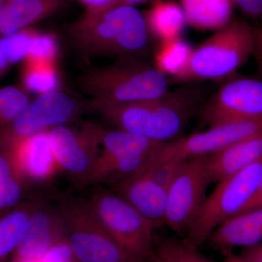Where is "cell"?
Here are the masks:
<instances>
[{"instance_id":"obj_1","label":"cell","mask_w":262,"mask_h":262,"mask_svg":"<svg viewBox=\"0 0 262 262\" xmlns=\"http://www.w3.org/2000/svg\"><path fill=\"white\" fill-rule=\"evenodd\" d=\"M80 51L97 56L131 58L142 54L151 34L145 18L134 7L120 6L96 15H84L70 29Z\"/></svg>"},{"instance_id":"obj_2","label":"cell","mask_w":262,"mask_h":262,"mask_svg":"<svg viewBox=\"0 0 262 262\" xmlns=\"http://www.w3.org/2000/svg\"><path fill=\"white\" fill-rule=\"evenodd\" d=\"M170 78L137 57L122 58L83 72L77 81L92 101L112 104L140 102L161 97L168 91Z\"/></svg>"},{"instance_id":"obj_3","label":"cell","mask_w":262,"mask_h":262,"mask_svg":"<svg viewBox=\"0 0 262 262\" xmlns=\"http://www.w3.org/2000/svg\"><path fill=\"white\" fill-rule=\"evenodd\" d=\"M256 28L232 20L193 48L184 70L170 82L192 84L201 80L227 78L235 73L252 55Z\"/></svg>"},{"instance_id":"obj_4","label":"cell","mask_w":262,"mask_h":262,"mask_svg":"<svg viewBox=\"0 0 262 262\" xmlns=\"http://www.w3.org/2000/svg\"><path fill=\"white\" fill-rule=\"evenodd\" d=\"M206 91L200 86H183L161 97L130 103L127 122L131 132L158 142L181 137L189 119L204 101Z\"/></svg>"},{"instance_id":"obj_5","label":"cell","mask_w":262,"mask_h":262,"mask_svg":"<svg viewBox=\"0 0 262 262\" xmlns=\"http://www.w3.org/2000/svg\"><path fill=\"white\" fill-rule=\"evenodd\" d=\"M262 181V155L248 166L217 183L188 227L184 244L198 249L219 226L238 214Z\"/></svg>"},{"instance_id":"obj_6","label":"cell","mask_w":262,"mask_h":262,"mask_svg":"<svg viewBox=\"0 0 262 262\" xmlns=\"http://www.w3.org/2000/svg\"><path fill=\"white\" fill-rule=\"evenodd\" d=\"M67 241L81 262H130L113 239L89 199L68 196L59 203Z\"/></svg>"},{"instance_id":"obj_7","label":"cell","mask_w":262,"mask_h":262,"mask_svg":"<svg viewBox=\"0 0 262 262\" xmlns=\"http://www.w3.org/2000/svg\"><path fill=\"white\" fill-rule=\"evenodd\" d=\"M89 201L130 262H145L151 257L157 227L150 221L116 193L97 191Z\"/></svg>"},{"instance_id":"obj_8","label":"cell","mask_w":262,"mask_h":262,"mask_svg":"<svg viewBox=\"0 0 262 262\" xmlns=\"http://www.w3.org/2000/svg\"><path fill=\"white\" fill-rule=\"evenodd\" d=\"M103 129L87 121L78 127L63 125L48 130L60 170L81 187L89 184L101 151Z\"/></svg>"},{"instance_id":"obj_9","label":"cell","mask_w":262,"mask_h":262,"mask_svg":"<svg viewBox=\"0 0 262 262\" xmlns=\"http://www.w3.org/2000/svg\"><path fill=\"white\" fill-rule=\"evenodd\" d=\"M209 184L207 156L185 160L167 190L163 225L175 232L187 231L206 200Z\"/></svg>"},{"instance_id":"obj_10","label":"cell","mask_w":262,"mask_h":262,"mask_svg":"<svg viewBox=\"0 0 262 262\" xmlns=\"http://www.w3.org/2000/svg\"><path fill=\"white\" fill-rule=\"evenodd\" d=\"M201 118L208 127L262 118V77H241L226 82L203 103Z\"/></svg>"},{"instance_id":"obj_11","label":"cell","mask_w":262,"mask_h":262,"mask_svg":"<svg viewBox=\"0 0 262 262\" xmlns=\"http://www.w3.org/2000/svg\"><path fill=\"white\" fill-rule=\"evenodd\" d=\"M262 130V118L227 122L165 143L151 161H185L209 156Z\"/></svg>"},{"instance_id":"obj_12","label":"cell","mask_w":262,"mask_h":262,"mask_svg":"<svg viewBox=\"0 0 262 262\" xmlns=\"http://www.w3.org/2000/svg\"><path fill=\"white\" fill-rule=\"evenodd\" d=\"M78 113L77 103L63 93L56 90L41 94L0 134V147H10L37 133L65 125Z\"/></svg>"},{"instance_id":"obj_13","label":"cell","mask_w":262,"mask_h":262,"mask_svg":"<svg viewBox=\"0 0 262 262\" xmlns=\"http://www.w3.org/2000/svg\"><path fill=\"white\" fill-rule=\"evenodd\" d=\"M67 237V226L59 208L55 210L42 203L32 213L12 261L41 259L54 245Z\"/></svg>"},{"instance_id":"obj_14","label":"cell","mask_w":262,"mask_h":262,"mask_svg":"<svg viewBox=\"0 0 262 262\" xmlns=\"http://www.w3.org/2000/svg\"><path fill=\"white\" fill-rule=\"evenodd\" d=\"M8 148L25 182H46L61 171L52 149L48 130L21 139Z\"/></svg>"},{"instance_id":"obj_15","label":"cell","mask_w":262,"mask_h":262,"mask_svg":"<svg viewBox=\"0 0 262 262\" xmlns=\"http://www.w3.org/2000/svg\"><path fill=\"white\" fill-rule=\"evenodd\" d=\"M115 192L156 227L163 225L167 189L146 174L136 173L115 185Z\"/></svg>"},{"instance_id":"obj_16","label":"cell","mask_w":262,"mask_h":262,"mask_svg":"<svg viewBox=\"0 0 262 262\" xmlns=\"http://www.w3.org/2000/svg\"><path fill=\"white\" fill-rule=\"evenodd\" d=\"M262 155V130L207 156L210 182L218 183L252 163Z\"/></svg>"},{"instance_id":"obj_17","label":"cell","mask_w":262,"mask_h":262,"mask_svg":"<svg viewBox=\"0 0 262 262\" xmlns=\"http://www.w3.org/2000/svg\"><path fill=\"white\" fill-rule=\"evenodd\" d=\"M208 242L222 251L262 242V207L234 215L212 232Z\"/></svg>"},{"instance_id":"obj_18","label":"cell","mask_w":262,"mask_h":262,"mask_svg":"<svg viewBox=\"0 0 262 262\" xmlns=\"http://www.w3.org/2000/svg\"><path fill=\"white\" fill-rule=\"evenodd\" d=\"M63 0H22L0 13V39L13 35L54 14Z\"/></svg>"},{"instance_id":"obj_19","label":"cell","mask_w":262,"mask_h":262,"mask_svg":"<svg viewBox=\"0 0 262 262\" xmlns=\"http://www.w3.org/2000/svg\"><path fill=\"white\" fill-rule=\"evenodd\" d=\"M151 37L161 43L182 37L187 25L179 3L170 0H157L144 15Z\"/></svg>"},{"instance_id":"obj_20","label":"cell","mask_w":262,"mask_h":262,"mask_svg":"<svg viewBox=\"0 0 262 262\" xmlns=\"http://www.w3.org/2000/svg\"><path fill=\"white\" fill-rule=\"evenodd\" d=\"M187 25L202 31H215L230 23L234 5L231 0H180Z\"/></svg>"},{"instance_id":"obj_21","label":"cell","mask_w":262,"mask_h":262,"mask_svg":"<svg viewBox=\"0 0 262 262\" xmlns=\"http://www.w3.org/2000/svg\"><path fill=\"white\" fill-rule=\"evenodd\" d=\"M153 156L138 154H110L100 151L89 184L119 183L140 172Z\"/></svg>"},{"instance_id":"obj_22","label":"cell","mask_w":262,"mask_h":262,"mask_svg":"<svg viewBox=\"0 0 262 262\" xmlns=\"http://www.w3.org/2000/svg\"><path fill=\"white\" fill-rule=\"evenodd\" d=\"M42 203L37 201L24 203L0 218V262L13 256L32 213Z\"/></svg>"},{"instance_id":"obj_23","label":"cell","mask_w":262,"mask_h":262,"mask_svg":"<svg viewBox=\"0 0 262 262\" xmlns=\"http://www.w3.org/2000/svg\"><path fill=\"white\" fill-rule=\"evenodd\" d=\"M165 143L127 131L103 129L101 152L110 154H138L154 156Z\"/></svg>"},{"instance_id":"obj_24","label":"cell","mask_w":262,"mask_h":262,"mask_svg":"<svg viewBox=\"0 0 262 262\" xmlns=\"http://www.w3.org/2000/svg\"><path fill=\"white\" fill-rule=\"evenodd\" d=\"M24 182L15 166L11 150L0 147V211L18 204L23 195Z\"/></svg>"},{"instance_id":"obj_25","label":"cell","mask_w":262,"mask_h":262,"mask_svg":"<svg viewBox=\"0 0 262 262\" xmlns=\"http://www.w3.org/2000/svg\"><path fill=\"white\" fill-rule=\"evenodd\" d=\"M22 87L26 91L43 94L56 91L59 84L55 62L24 59Z\"/></svg>"},{"instance_id":"obj_26","label":"cell","mask_w":262,"mask_h":262,"mask_svg":"<svg viewBox=\"0 0 262 262\" xmlns=\"http://www.w3.org/2000/svg\"><path fill=\"white\" fill-rule=\"evenodd\" d=\"M192 49L182 37L161 43L155 55V67L173 78L184 70Z\"/></svg>"},{"instance_id":"obj_27","label":"cell","mask_w":262,"mask_h":262,"mask_svg":"<svg viewBox=\"0 0 262 262\" xmlns=\"http://www.w3.org/2000/svg\"><path fill=\"white\" fill-rule=\"evenodd\" d=\"M36 32L28 28L0 39V80L16 63L24 61Z\"/></svg>"},{"instance_id":"obj_28","label":"cell","mask_w":262,"mask_h":262,"mask_svg":"<svg viewBox=\"0 0 262 262\" xmlns=\"http://www.w3.org/2000/svg\"><path fill=\"white\" fill-rule=\"evenodd\" d=\"M29 103L28 92L22 86L0 89V134L18 118Z\"/></svg>"},{"instance_id":"obj_29","label":"cell","mask_w":262,"mask_h":262,"mask_svg":"<svg viewBox=\"0 0 262 262\" xmlns=\"http://www.w3.org/2000/svg\"><path fill=\"white\" fill-rule=\"evenodd\" d=\"M155 255L165 262H211L198 252V249L189 247L184 241L171 239L163 241Z\"/></svg>"},{"instance_id":"obj_30","label":"cell","mask_w":262,"mask_h":262,"mask_svg":"<svg viewBox=\"0 0 262 262\" xmlns=\"http://www.w3.org/2000/svg\"><path fill=\"white\" fill-rule=\"evenodd\" d=\"M57 55L58 43L56 38L52 34H39L36 32L31 41L28 53L24 59L55 62Z\"/></svg>"},{"instance_id":"obj_31","label":"cell","mask_w":262,"mask_h":262,"mask_svg":"<svg viewBox=\"0 0 262 262\" xmlns=\"http://www.w3.org/2000/svg\"><path fill=\"white\" fill-rule=\"evenodd\" d=\"M42 262H81L75 256L67 238L53 246L41 258Z\"/></svg>"},{"instance_id":"obj_32","label":"cell","mask_w":262,"mask_h":262,"mask_svg":"<svg viewBox=\"0 0 262 262\" xmlns=\"http://www.w3.org/2000/svg\"><path fill=\"white\" fill-rule=\"evenodd\" d=\"M244 14L251 18H261L262 0H231Z\"/></svg>"},{"instance_id":"obj_33","label":"cell","mask_w":262,"mask_h":262,"mask_svg":"<svg viewBox=\"0 0 262 262\" xmlns=\"http://www.w3.org/2000/svg\"><path fill=\"white\" fill-rule=\"evenodd\" d=\"M85 8L84 15H96L112 9L115 0H78Z\"/></svg>"},{"instance_id":"obj_34","label":"cell","mask_w":262,"mask_h":262,"mask_svg":"<svg viewBox=\"0 0 262 262\" xmlns=\"http://www.w3.org/2000/svg\"><path fill=\"white\" fill-rule=\"evenodd\" d=\"M252 55L256 59L258 70L262 77V29L256 28V38H255L254 48Z\"/></svg>"},{"instance_id":"obj_35","label":"cell","mask_w":262,"mask_h":262,"mask_svg":"<svg viewBox=\"0 0 262 262\" xmlns=\"http://www.w3.org/2000/svg\"><path fill=\"white\" fill-rule=\"evenodd\" d=\"M241 254L250 261L262 262V242L251 247L245 248Z\"/></svg>"},{"instance_id":"obj_36","label":"cell","mask_w":262,"mask_h":262,"mask_svg":"<svg viewBox=\"0 0 262 262\" xmlns=\"http://www.w3.org/2000/svg\"><path fill=\"white\" fill-rule=\"evenodd\" d=\"M259 207H262V181L254 195L250 200L247 204L244 206L242 211L239 212L238 214L245 213L246 211H251V210L254 209V208H259Z\"/></svg>"},{"instance_id":"obj_37","label":"cell","mask_w":262,"mask_h":262,"mask_svg":"<svg viewBox=\"0 0 262 262\" xmlns=\"http://www.w3.org/2000/svg\"><path fill=\"white\" fill-rule=\"evenodd\" d=\"M157 0H115L113 8L120 6L134 7L136 5L145 4V3H153ZM112 8V9H113Z\"/></svg>"},{"instance_id":"obj_38","label":"cell","mask_w":262,"mask_h":262,"mask_svg":"<svg viewBox=\"0 0 262 262\" xmlns=\"http://www.w3.org/2000/svg\"><path fill=\"white\" fill-rule=\"evenodd\" d=\"M222 252H223L225 262H253L241 254H236V253L232 252L230 250L224 251Z\"/></svg>"},{"instance_id":"obj_39","label":"cell","mask_w":262,"mask_h":262,"mask_svg":"<svg viewBox=\"0 0 262 262\" xmlns=\"http://www.w3.org/2000/svg\"><path fill=\"white\" fill-rule=\"evenodd\" d=\"M12 262H42L41 259H34V258H28V259H20L18 261H14Z\"/></svg>"},{"instance_id":"obj_40","label":"cell","mask_w":262,"mask_h":262,"mask_svg":"<svg viewBox=\"0 0 262 262\" xmlns=\"http://www.w3.org/2000/svg\"><path fill=\"white\" fill-rule=\"evenodd\" d=\"M152 258L153 262H165V261H163L162 258H160V257H158V256H156V255H153Z\"/></svg>"},{"instance_id":"obj_41","label":"cell","mask_w":262,"mask_h":262,"mask_svg":"<svg viewBox=\"0 0 262 262\" xmlns=\"http://www.w3.org/2000/svg\"><path fill=\"white\" fill-rule=\"evenodd\" d=\"M10 3H17V2H20L22 1V0H9Z\"/></svg>"},{"instance_id":"obj_42","label":"cell","mask_w":262,"mask_h":262,"mask_svg":"<svg viewBox=\"0 0 262 262\" xmlns=\"http://www.w3.org/2000/svg\"><path fill=\"white\" fill-rule=\"evenodd\" d=\"M261 24H262V16L261 17ZM261 28L262 29V26H261Z\"/></svg>"}]
</instances>
